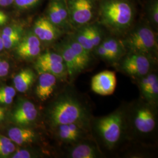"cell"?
Returning <instances> with one entry per match:
<instances>
[{
    "label": "cell",
    "mask_w": 158,
    "mask_h": 158,
    "mask_svg": "<svg viewBox=\"0 0 158 158\" xmlns=\"http://www.w3.org/2000/svg\"><path fill=\"white\" fill-rule=\"evenodd\" d=\"M97 14L102 25L120 33L132 25L135 9L129 0H101L97 7Z\"/></svg>",
    "instance_id": "1"
},
{
    "label": "cell",
    "mask_w": 158,
    "mask_h": 158,
    "mask_svg": "<svg viewBox=\"0 0 158 158\" xmlns=\"http://www.w3.org/2000/svg\"><path fill=\"white\" fill-rule=\"evenodd\" d=\"M87 117L85 106L75 97L68 93L53 104L49 112L51 123L56 127L71 123L83 125Z\"/></svg>",
    "instance_id": "2"
},
{
    "label": "cell",
    "mask_w": 158,
    "mask_h": 158,
    "mask_svg": "<svg viewBox=\"0 0 158 158\" xmlns=\"http://www.w3.org/2000/svg\"><path fill=\"white\" fill-rule=\"evenodd\" d=\"M125 48L131 52L149 56L158 48L157 39L152 29L147 25L136 27L123 42Z\"/></svg>",
    "instance_id": "3"
},
{
    "label": "cell",
    "mask_w": 158,
    "mask_h": 158,
    "mask_svg": "<svg viewBox=\"0 0 158 158\" xmlns=\"http://www.w3.org/2000/svg\"><path fill=\"white\" fill-rule=\"evenodd\" d=\"M124 118L123 113L118 110L98 120V132L108 148L114 147L119 141L123 132Z\"/></svg>",
    "instance_id": "4"
},
{
    "label": "cell",
    "mask_w": 158,
    "mask_h": 158,
    "mask_svg": "<svg viewBox=\"0 0 158 158\" xmlns=\"http://www.w3.org/2000/svg\"><path fill=\"white\" fill-rule=\"evenodd\" d=\"M66 5L71 24L77 27L87 25L97 10L95 0H68Z\"/></svg>",
    "instance_id": "5"
},
{
    "label": "cell",
    "mask_w": 158,
    "mask_h": 158,
    "mask_svg": "<svg viewBox=\"0 0 158 158\" xmlns=\"http://www.w3.org/2000/svg\"><path fill=\"white\" fill-rule=\"evenodd\" d=\"M152 67L149 56L139 53H131L121 63V68L126 73L136 77H143L149 73Z\"/></svg>",
    "instance_id": "6"
},
{
    "label": "cell",
    "mask_w": 158,
    "mask_h": 158,
    "mask_svg": "<svg viewBox=\"0 0 158 158\" xmlns=\"http://www.w3.org/2000/svg\"><path fill=\"white\" fill-rule=\"evenodd\" d=\"M133 123L137 131L142 134L150 133L156 126V117L152 109L147 105H140L134 113Z\"/></svg>",
    "instance_id": "7"
},
{
    "label": "cell",
    "mask_w": 158,
    "mask_h": 158,
    "mask_svg": "<svg viewBox=\"0 0 158 158\" xmlns=\"http://www.w3.org/2000/svg\"><path fill=\"white\" fill-rule=\"evenodd\" d=\"M117 85L115 73L110 70H104L93 77L91 81V90L101 96L113 94Z\"/></svg>",
    "instance_id": "8"
},
{
    "label": "cell",
    "mask_w": 158,
    "mask_h": 158,
    "mask_svg": "<svg viewBox=\"0 0 158 158\" xmlns=\"http://www.w3.org/2000/svg\"><path fill=\"white\" fill-rule=\"evenodd\" d=\"M34 33L40 40L52 42L61 35L62 31L46 17H41L35 23Z\"/></svg>",
    "instance_id": "9"
},
{
    "label": "cell",
    "mask_w": 158,
    "mask_h": 158,
    "mask_svg": "<svg viewBox=\"0 0 158 158\" xmlns=\"http://www.w3.org/2000/svg\"><path fill=\"white\" fill-rule=\"evenodd\" d=\"M38 110L34 103L28 100L20 102L12 114L13 121L19 125L26 126L36 120Z\"/></svg>",
    "instance_id": "10"
},
{
    "label": "cell",
    "mask_w": 158,
    "mask_h": 158,
    "mask_svg": "<svg viewBox=\"0 0 158 158\" xmlns=\"http://www.w3.org/2000/svg\"><path fill=\"white\" fill-rule=\"evenodd\" d=\"M40 53V40L33 33L27 35L17 46V53L23 59H31Z\"/></svg>",
    "instance_id": "11"
},
{
    "label": "cell",
    "mask_w": 158,
    "mask_h": 158,
    "mask_svg": "<svg viewBox=\"0 0 158 158\" xmlns=\"http://www.w3.org/2000/svg\"><path fill=\"white\" fill-rule=\"evenodd\" d=\"M59 53L63 57V61L66 67L68 74L71 79L73 78L77 74L83 71L79 61L72 49L68 44L66 40L63 42L59 46Z\"/></svg>",
    "instance_id": "12"
},
{
    "label": "cell",
    "mask_w": 158,
    "mask_h": 158,
    "mask_svg": "<svg viewBox=\"0 0 158 158\" xmlns=\"http://www.w3.org/2000/svg\"><path fill=\"white\" fill-rule=\"evenodd\" d=\"M36 95L42 102L47 100L53 94L56 85V77L46 72H40Z\"/></svg>",
    "instance_id": "13"
},
{
    "label": "cell",
    "mask_w": 158,
    "mask_h": 158,
    "mask_svg": "<svg viewBox=\"0 0 158 158\" xmlns=\"http://www.w3.org/2000/svg\"><path fill=\"white\" fill-rule=\"evenodd\" d=\"M82 125L77 123L60 125L57 126L59 138L66 142H73L78 141L81 137L83 131Z\"/></svg>",
    "instance_id": "14"
},
{
    "label": "cell",
    "mask_w": 158,
    "mask_h": 158,
    "mask_svg": "<svg viewBox=\"0 0 158 158\" xmlns=\"http://www.w3.org/2000/svg\"><path fill=\"white\" fill-rule=\"evenodd\" d=\"M8 135L12 141L21 145L32 143L36 139L35 132L30 128L13 127L8 131Z\"/></svg>",
    "instance_id": "15"
},
{
    "label": "cell",
    "mask_w": 158,
    "mask_h": 158,
    "mask_svg": "<svg viewBox=\"0 0 158 158\" xmlns=\"http://www.w3.org/2000/svg\"><path fill=\"white\" fill-rule=\"evenodd\" d=\"M35 76L33 71L31 69H27L21 71L13 80L15 90L20 93H25L28 90L34 83Z\"/></svg>",
    "instance_id": "16"
},
{
    "label": "cell",
    "mask_w": 158,
    "mask_h": 158,
    "mask_svg": "<svg viewBox=\"0 0 158 158\" xmlns=\"http://www.w3.org/2000/svg\"><path fill=\"white\" fill-rule=\"evenodd\" d=\"M66 40L77 57L82 70H85L90 63V52L85 49L72 36Z\"/></svg>",
    "instance_id": "17"
},
{
    "label": "cell",
    "mask_w": 158,
    "mask_h": 158,
    "mask_svg": "<svg viewBox=\"0 0 158 158\" xmlns=\"http://www.w3.org/2000/svg\"><path fill=\"white\" fill-rule=\"evenodd\" d=\"M36 68L40 72H46L58 78H64L68 74L64 62H36Z\"/></svg>",
    "instance_id": "18"
},
{
    "label": "cell",
    "mask_w": 158,
    "mask_h": 158,
    "mask_svg": "<svg viewBox=\"0 0 158 158\" xmlns=\"http://www.w3.org/2000/svg\"><path fill=\"white\" fill-rule=\"evenodd\" d=\"M98 155L96 148L89 143H80L70 152L72 158H95Z\"/></svg>",
    "instance_id": "19"
},
{
    "label": "cell",
    "mask_w": 158,
    "mask_h": 158,
    "mask_svg": "<svg viewBox=\"0 0 158 158\" xmlns=\"http://www.w3.org/2000/svg\"><path fill=\"white\" fill-rule=\"evenodd\" d=\"M100 45L110 52L116 60L122 56L125 51V48L123 43L113 38L106 39L102 41Z\"/></svg>",
    "instance_id": "20"
},
{
    "label": "cell",
    "mask_w": 158,
    "mask_h": 158,
    "mask_svg": "<svg viewBox=\"0 0 158 158\" xmlns=\"http://www.w3.org/2000/svg\"><path fill=\"white\" fill-rule=\"evenodd\" d=\"M72 37L87 51L90 52L94 49L91 40L89 25L81 27Z\"/></svg>",
    "instance_id": "21"
},
{
    "label": "cell",
    "mask_w": 158,
    "mask_h": 158,
    "mask_svg": "<svg viewBox=\"0 0 158 158\" xmlns=\"http://www.w3.org/2000/svg\"><path fill=\"white\" fill-rule=\"evenodd\" d=\"M47 18L59 28L68 29L70 26L63 19L60 14L57 11L53 1L51 2L49 6Z\"/></svg>",
    "instance_id": "22"
},
{
    "label": "cell",
    "mask_w": 158,
    "mask_h": 158,
    "mask_svg": "<svg viewBox=\"0 0 158 158\" xmlns=\"http://www.w3.org/2000/svg\"><path fill=\"white\" fill-rule=\"evenodd\" d=\"M15 146L13 142L5 136L0 135V156H6L15 152Z\"/></svg>",
    "instance_id": "23"
},
{
    "label": "cell",
    "mask_w": 158,
    "mask_h": 158,
    "mask_svg": "<svg viewBox=\"0 0 158 158\" xmlns=\"http://www.w3.org/2000/svg\"><path fill=\"white\" fill-rule=\"evenodd\" d=\"M147 15L150 22L154 26L158 24V1L152 0L148 6Z\"/></svg>",
    "instance_id": "24"
},
{
    "label": "cell",
    "mask_w": 158,
    "mask_h": 158,
    "mask_svg": "<svg viewBox=\"0 0 158 158\" xmlns=\"http://www.w3.org/2000/svg\"><path fill=\"white\" fill-rule=\"evenodd\" d=\"M142 94L147 101L151 102H156L158 97V79L155 80Z\"/></svg>",
    "instance_id": "25"
},
{
    "label": "cell",
    "mask_w": 158,
    "mask_h": 158,
    "mask_svg": "<svg viewBox=\"0 0 158 158\" xmlns=\"http://www.w3.org/2000/svg\"><path fill=\"white\" fill-rule=\"evenodd\" d=\"M36 62H64V61L62 57L59 53L47 52L39 56Z\"/></svg>",
    "instance_id": "26"
},
{
    "label": "cell",
    "mask_w": 158,
    "mask_h": 158,
    "mask_svg": "<svg viewBox=\"0 0 158 158\" xmlns=\"http://www.w3.org/2000/svg\"><path fill=\"white\" fill-rule=\"evenodd\" d=\"M90 31V36L92 44L94 48L99 45L102 42V30L95 25H89Z\"/></svg>",
    "instance_id": "27"
},
{
    "label": "cell",
    "mask_w": 158,
    "mask_h": 158,
    "mask_svg": "<svg viewBox=\"0 0 158 158\" xmlns=\"http://www.w3.org/2000/svg\"><path fill=\"white\" fill-rule=\"evenodd\" d=\"M4 48L6 49H11L14 46H17L22 39V35L18 36H7L1 34Z\"/></svg>",
    "instance_id": "28"
},
{
    "label": "cell",
    "mask_w": 158,
    "mask_h": 158,
    "mask_svg": "<svg viewBox=\"0 0 158 158\" xmlns=\"http://www.w3.org/2000/svg\"><path fill=\"white\" fill-rule=\"evenodd\" d=\"M96 53L97 55L102 59L109 62H113L116 60L115 58L113 55L106 49L102 45H99L96 48Z\"/></svg>",
    "instance_id": "29"
},
{
    "label": "cell",
    "mask_w": 158,
    "mask_h": 158,
    "mask_svg": "<svg viewBox=\"0 0 158 158\" xmlns=\"http://www.w3.org/2000/svg\"><path fill=\"white\" fill-rule=\"evenodd\" d=\"M40 0H14L15 6L21 10H27L36 6Z\"/></svg>",
    "instance_id": "30"
},
{
    "label": "cell",
    "mask_w": 158,
    "mask_h": 158,
    "mask_svg": "<svg viewBox=\"0 0 158 158\" xmlns=\"http://www.w3.org/2000/svg\"><path fill=\"white\" fill-rule=\"evenodd\" d=\"M2 34L7 36H18L22 35V29L19 27H7L3 29Z\"/></svg>",
    "instance_id": "31"
},
{
    "label": "cell",
    "mask_w": 158,
    "mask_h": 158,
    "mask_svg": "<svg viewBox=\"0 0 158 158\" xmlns=\"http://www.w3.org/2000/svg\"><path fill=\"white\" fill-rule=\"evenodd\" d=\"M10 68L9 63L6 60H0V78L6 76Z\"/></svg>",
    "instance_id": "32"
},
{
    "label": "cell",
    "mask_w": 158,
    "mask_h": 158,
    "mask_svg": "<svg viewBox=\"0 0 158 158\" xmlns=\"http://www.w3.org/2000/svg\"><path fill=\"white\" fill-rule=\"evenodd\" d=\"M0 95L14 97L16 95V90L12 87H3L0 88Z\"/></svg>",
    "instance_id": "33"
},
{
    "label": "cell",
    "mask_w": 158,
    "mask_h": 158,
    "mask_svg": "<svg viewBox=\"0 0 158 158\" xmlns=\"http://www.w3.org/2000/svg\"><path fill=\"white\" fill-rule=\"evenodd\" d=\"M32 157V154L26 149H20L17 151L12 156L13 158H30Z\"/></svg>",
    "instance_id": "34"
},
{
    "label": "cell",
    "mask_w": 158,
    "mask_h": 158,
    "mask_svg": "<svg viewBox=\"0 0 158 158\" xmlns=\"http://www.w3.org/2000/svg\"><path fill=\"white\" fill-rule=\"evenodd\" d=\"M14 97L0 95V103L4 104H10L13 102Z\"/></svg>",
    "instance_id": "35"
},
{
    "label": "cell",
    "mask_w": 158,
    "mask_h": 158,
    "mask_svg": "<svg viewBox=\"0 0 158 158\" xmlns=\"http://www.w3.org/2000/svg\"><path fill=\"white\" fill-rule=\"evenodd\" d=\"M14 2V0H0V6H10Z\"/></svg>",
    "instance_id": "36"
},
{
    "label": "cell",
    "mask_w": 158,
    "mask_h": 158,
    "mask_svg": "<svg viewBox=\"0 0 158 158\" xmlns=\"http://www.w3.org/2000/svg\"><path fill=\"white\" fill-rule=\"evenodd\" d=\"M7 21H8V17L6 15L0 17V26L4 25L7 22Z\"/></svg>",
    "instance_id": "37"
},
{
    "label": "cell",
    "mask_w": 158,
    "mask_h": 158,
    "mask_svg": "<svg viewBox=\"0 0 158 158\" xmlns=\"http://www.w3.org/2000/svg\"><path fill=\"white\" fill-rule=\"evenodd\" d=\"M5 117V111L4 108L0 107V121L3 120Z\"/></svg>",
    "instance_id": "38"
},
{
    "label": "cell",
    "mask_w": 158,
    "mask_h": 158,
    "mask_svg": "<svg viewBox=\"0 0 158 158\" xmlns=\"http://www.w3.org/2000/svg\"><path fill=\"white\" fill-rule=\"evenodd\" d=\"M4 45H3V42H2V40L1 38V35H0V52L2 51L4 49Z\"/></svg>",
    "instance_id": "39"
},
{
    "label": "cell",
    "mask_w": 158,
    "mask_h": 158,
    "mask_svg": "<svg viewBox=\"0 0 158 158\" xmlns=\"http://www.w3.org/2000/svg\"><path fill=\"white\" fill-rule=\"evenodd\" d=\"M6 15V14L4 13V12H3L0 11V17L4 16V15Z\"/></svg>",
    "instance_id": "40"
}]
</instances>
